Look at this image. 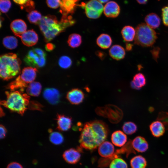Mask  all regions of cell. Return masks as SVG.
Returning <instances> with one entry per match:
<instances>
[{
	"label": "cell",
	"instance_id": "obj_2",
	"mask_svg": "<svg viewBox=\"0 0 168 168\" xmlns=\"http://www.w3.org/2000/svg\"><path fill=\"white\" fill-rule=\"evenodd\" d=\"M72 16L62 17L58 21L54 15H48L42 17L39 26L45 41L49 42L58 35L75 23Z\"/></svg>",
	"mask_w": 168,
	"mask_h": 168
},
{
	"label": "cell",
	"instance_id": "obj_24",
	"mask_svg": "<svg viewBox=\"0 0 168 168\" xmlns=\"http://www.w3.org/2000/svg\"><path fill=\"white\" fill-rule=\"evenodd\" d=\"M146 24L152 29H156L159 26L161 20L156 14L151 13L147 15L145 18Z\"/></svg>",
	"mask_w": 168,
	"mask_h": 168
},
{
	"label": "cell",
	"instance_id": "obj_3",
	"mask_svg": "<svg viewBox=\"0 0 168 168\" xmlns=\"http://www.w3.org/2000/svg\"><path fill=\"white\" fill-rule=\"evenodd\" d=\"M23 91H6V100L1 101V105L12 111L23 115L30 103V96L23 93Z\"/></svg>",
	"mask_w": 168,
	"mask_h": 168
},
{
	"label": "cell",
	"instance_id": "obj_12",
	"mask_svg": "<svg viewBox=\"0 0 168 168\" xmlns=\"http://www.w3.org/2000/svg\"><path fill=\"white\" fill-rule=\"evenodd\" d=\"M85 98L83 92L79 88L72 89L67 93L66 98L71 104L78 105L81 103Z\"/></svg>",
	"mask_w": 168,
	"mask_h": 168
},
{
	"label": "cell",
	"instance_id": "obj_1",
	"mask_svg": "<svg viewBox=\"0 0 168 168\" xmlns=\"http://www.w3.org/2000/svg\"><path fill=\"white\" fill-rule=\"evenodd\" d=\"M109 133L107 125L102 121L85 123L79 138L80 147L90 151L96 149L106 139Z\"/></svg>",
	"mask_w": 168,
	"mask_h": 168
},
{
	"label": "cell",
	"instance_id": "obj_20",
	"mask_svg": "<svg viewBox=\"0 0 168 168\" xmlns=\"http://www.w3.org/2000/svg\"><path fill=\"white\" fill-rule=\"evenodd\" d=\"M149 128L152 135L156 138L162 136L166 129L163 123L158 120L152 122L149 126Z\"/></svg>",
	"mask_w": 168,
	"mask_h": 168
},
{
	"label": "cell",
	"instance_id": "obj_35",
	"mask_svg": "<svg viewBox=\"0 0 168 168\" xmlns=\"http://www.w3.org/2000/svg\"><path fill=\"white\" fill-rule=\"evenodd\" d=\"M110 168H128V165L124 160L118 157L111 162Z\"/></svg>",
	"mask_w": 168,
	"mask_h": 168
},
{
	"label": "cell",
	"instance_id": "obj_41",
	"mask_svg": "<svg viewBox=\"0 0 168 168\" xmlns=\"http://www.w3.org/2000/svg\"><path fill=\"white\" fill-rule=\"evenodd\" d=\"M28 108L32 110H40L41 109V105L40 104L35 101H31L28 106Z\"/></svg>",
	"mask_w": 168,
	"mask_h": 168
},
{
	"label": "cell",
	"instance_id": "obj_7",
	"mask_svg": "<svg viewBox=\"0 0 168 168\" xmlns=\"http://www.w3.org/2000/svg\"><path fill=\"white\" fill-rule=\"evenodd\" d=\"M46 56V53L43 50L33 48L28 51L24 61L27 65L36 68H40L45 65Z\"/></svg>",
	"mask_w": 168,
	"mask_h": 168
},
{
	"label": "cell",
	"instance_id": "obj_26",
	"mask_svg": "<svg viewBox=\"0 0 168 168\" xmlns=\"http://www.w3.org/2000/svg\"><path fill=\"white\" fill-rule=\"evenodd\" d=\"M121 33L122 37L125 41L130 42L135 39L136 30L133 27L127 26L123 28Z\"/></svg>",
	"mask_w": 168,
	"mask_h": 168
},
{
	"label": "cell",
	"instance_id": "obj_6",
	"mask_svg": "<svg viewBox=\"0 0 168 168\" xmlns=\"http://www.w3.org/2000/svg\"><path fill=\"white\" fill-rule=\"evenodd\" d=\"M36 68L30 67L24 68L20 74L13 81L9 84L7 88L11 91L17 89L24 90L35 80L37 72Z\"/></svg>",
	"mask_w": 168,
	"mask_h": 168
},
{
	"label": "cell",
	"instance_id": "obj_33",
	"mask_svg": "<svg viewBox=\"0 0 168 168\" xmlns=\"http://www.w3.org/2000/svg\"><path fill=\"white\" fill-rule=\"evenodd\" d=\"M27 17L28 20L31 23L35 25H39L42 18L40 12L35 10L30 12Z\"/></svg>",
	"mask_w": 168,
	"mask_h": 168
},
{
	"label": "cell",
	"instance_id": "obj_36",
	"mask_svg": "<svg viewBox=\"0 0 168 168\" xmlns=\"http://www.w3.org/2000/svg\"><path fill=\"white\" fill-rule=\"evenodd\" d=\"M58 63L59 66L62 68H68L71 66L72 61L68 56H63L59 58Z\"/></svg>",
	"mask_w": 168,
	"mask_h": 168
},
{
	"label": "cell",
	"instance_id": "obj_18",
	"mask_svg": "<svg viewBox=\"0 0 168 168\" xmlns=\"http://www.w3.org/2000/svg\"><path fill=\"white\" fill-rule=\"evenodd\" d=\"M10 28L14 34L18 37L26 31L27 25L25 21L20 19L13 21L10 24Z\"/></svg>",
	"mask_w": 168,
	"mask_h": 168
},
{
	"label": "cell",
	"instance_id": "obj_25",
	"mask_svg": "<svg viewBox=\"0 0 168 168\" xmlns=\"http://www.w3.org/2000/svg\"><path fill=\"white\" fill-rule=\"evenodd\" d=\"M96 42L97 45L100 48L107 49L111 45L112 40L110 36L108 34H102L98 37Z\"/></svg>",
	"mask_w": 168,
	"mask_h": 168
},
{
	"label": "cell",
	"instance_id": "obj_8",
	"mask_svg": "<svg viewBox=\"0 0 168 168\" xmlns=\"http://www.w3.org/2000/svg\"><path fill=\"white\" fill-rule=\"evenodd\" d=\"M96 113L100 116L107 118L113 124L119 122L122 119L123 114L122 110L117 106L111 104L103 107H97Z\"/></svg>",
	"mask_w": 168,
	"mask_h": 168
},
{
	"label": "cell",
	"instance_id": "obj_5",
	"mask_svg": "<svg viewBox=\"0 0 168 168\" xmlns=\"http://www.w3.org/2000/svg\"><path fill=\"white\" fill-rule=\"evenodd\" d=\"M136 35L134 43L142 47L152 45L157 39L156 32L147 24H139L135 29Z\"/></svg>",
	"mask_w": 168,
	"mask_h": 168
},
{
	"label": "cell",
	"instance_id": "obj_40",
	"mask_svg": "<svg viewBox=\"0 0 168 168\" xmlns=\"http://www.w3.org/2000/svg\"><path fill=\"white\" fill-rule=\"evenodd\" d=\"M61 0H46L47 6L49 7L56 9L60 6Z\"/></svg>",
	"mask_w": 168,
	"mask_h": 168
},
{
	"label": "cell",
	"instance_id": "obj_30",
	"mask_svg": "<svg viewBox=\"0 0 168 168\" xmlns=\"http://www.w3.org/2000/svg\"><path fill=\"white\" fill-rule=\"evenodd\" d=\"M82 42L81 36L76 33L71 34L69 36L67 41L69 46L73 48L79 47L81 44Z\"/></svg>",
	"mask_w": 168,
	"mask_h": 168
},
{
	"label": "cell",
	"instance_id": "obj_43",
	"mask_svg": "<svg viewBox=\"0 0 168 168\" xmlns=\"http://www.w3.org/2000/svg\"><path fill=\"white\" fill-rule=\"evenodd\" d=\"M0 136L1 139H3L6 136L7 133V130L5 127L2 125L0 126Z\"/></svg>",
	"mask_w": 168,
	"mask_h": 168
},
{
	"label": "cell",
	"instance_id": "obj_10",
	"mask_svg": "<svg viewBox=\"0 0 168 168\" xmlns=\"http://www.w3.org/2000/svg\"><path fill=\"white\" fill-rule=\"evenodd\" d=\"M81 147H78L76 149L71 148L65 151L63 154V157L68 163L74 164L77 163L81 157V153L82 152Z\"/></svg>",
	"mask_w": 168,
	"mask_h": 168
},
{
	"label": "cell",
	"instance_id": "obj_47",
	"mask_svg": "<svg viewBox=\"0 0 168 168\" xmlns=\"http://www.w3.org/2000/svg\"><path fill=\"white\" fill-rule=\"evenodd\" d=\"M137 2L140 4H146L148 0H136Z\"/></svg>",
	"mask_w": 168,
	"mask_h": 168
},
{
	"label": "cell",
	"instance_id": "obj_38",
	"mask_svg": "<svg viewBox=\"0 0 168 168\" xmlns=\"http://www.w3.org/2000/svg\"><path fill=\"white\" fill-rule=\"evenodd\" d=\"M157 120L161 121L164 124L166 129H168V113L166 112H160L157 118Z\"/></svg>",
	"mask_w": 168,
	"mask_h": 168
},
{
	"label": "cell",
	"instance_id": "obj_21",
	"mask_svg": "<svg viewBox=\"0 0 168 168\" xmlns=\"http://www.w3.org/2000/svg\"><path fill=\"white\" fill-rule=\"evenodd\" d=\"M111 139L114 145L121 147L125 144L127 141V138L123 132L120 130H117L112 133Z\"/></svg>",
	"mask_w": 168,
	"mask_h": 168
},
{
	"label": "cell",
	"instance_id": "obj_9",
	"mask_svg": "<svg viewBox=\"0 0 168 168\" xmlns=\"http://www.w3.org/2000/svg\"><path fill=\"white\" fill-rule=\"evenodd\" d=\"M84 7L87 16L91 19H97L104 10L103 5L98 0H91L82 6Z\"/></svg>",
	"mask_w": 168,
	"mask_h": 168
},
{
	"label": "cell",
	"instance_id": "obj_39",
	"mask_svg": "<svg viewBox=\"0 0 168 168\" xmlns=\"http://www.w3.org/2000/svg\"><path fill=\"white\" fill-rule=\"evenodd\" d=\"M162 17L164 24L168 26V5L162 9Z\"/></svg>",
	"mask_w": 168,
	"mask_h": 168
},
{
	"label": "cell",
	"instance_id": "obj_16",
	"mask_svg": "<svg viewBox=\"0 0 168 168\" xmlns=\"http://www.w3.org/2000/svg\"><path fill=\"white\" fill-rule=\"evenodd\" d=\"M43 96L49 103L55 105L59 101L60 94L57 89L54 88H47L44 91Z\"/></svg>",
	"mask_w": 168,
	"mask_h": 168
},
{
	"label": "cell",
	"instance_id": "obj_11",
	"mask_svg": "<svg viewBox=\"0 0 168 168\" xmlns=\"http://www.w3.org/2000/svg\"><path fill=\"white\" fill-rule=\"evenodd\" d=\"M79 0H61L60 12L62 16H72L78 5Z\"/></svg>",
	"mask_w": 168,
	"mask_h": 168
},
{
	"label": "cell",
	"instance_id": "obj_13",
	"mask_svg": "<svg viewBox=\"0 0 168 168\" xmlns=\"http://www.w3.org/2000/svg\"><path fill=\"white\" fill-rule=\"evenodd\" d=\"M19 37L21 38L22 43L28 47L35 45L38 40L37 34L33 29L26 31Z\"/></svg>",
	"mask_w": 168,
	"mask_h": 168
},
{
	"label": "cell",
	"instance_id": "obj_45",
	"mask_svg": "<svg viewBox=\"0 0 168 168\" xmlns=\"http://www.w3.org/2000/svg\"><path fill=\"white\" fill-rule=\"evenodd\" d=\"M96 54L101 59L104 58L105 56V54L104 53L100 51H97Z\"/></svg>",
	"mask_w": 168,
	"mask_h": 168
},
{
	"label": "cell",
	"instance_id": "obj_46",
	"mask_svg": "<svg viewBox=\"0 0 168 168\" xmlns=\"http://www.w3.org/2000/svg\"><path fill=\"white\" fill-rule=\"evenodd\" d=\"M132 44H129L127 43L126 45V49L128 51H129L131 49H132Z\"/></svg>",
	"mask_w": 168,
	"mask_h": 168
},
{
	"label": "cell",
	"instance_id": "obj_49",
	"mask_svg": "<svg viewBox=\"0 0 168 168\" xmlns=\"http://www.w3.org/2000/svg\"></svg>",
	"mask_w": 168,
	"mask_h": 168
},
{
	"label": "cell",
	"instance_id": "obj_14",
	"mask_svg": "<svg viewBox=\"0 0 168 168\" xmlns=\"http://www.w3.org/2000/svg\"><path fill=\"white\" fill-rule=\"evenodd\" d=\"M98 152L102 157L108 158L114 155L115 149L113 144L109 141H104L99 147Z\"/></svg>",
	"mask_w": 168,
	"mask_h": 168
},
{
	"label": "cell",
	"instance_id": "obj_34",
	"mask_svg": "<svg viewBox=\"0 0 168 168\" xmlns=\"http://www.w3.org/2000/svg\"><path fill=\"white\" fill-rule=\"evenodd\" d=\"M124 132L128 135H131L135 133L137 130V126L133 122H127L122 126Z\"/></svg>",
	"mask_w": 168,
	"mask_h": 168
},
{
	"label": "cell",
	"instance_id": "obj_4",
	"mask_svg": "<svg viewBox=\"0 0 168 168\" xmlns=\"http://www.w3.org/2000/svg\"><path fill=\"white\" fill-rule=\"evenodd\" d=\"M21 61L17 55L9 53L3 54L0 58V76L3 80H8L20 72Z\"/></svg>",
	"mask_w": 168,
	"mask_h": 168
},
{
	"label": "cell",
	"instance_id": "obj_48",
	"mask_svg": "<svg viewBox=\"0 0 168 168\" xmlns=\"http://www.w3.org/2000/svg\"><path fill=\"white\" fill-rule=\"evenodd\" d=\"M98 0L101 3H104L107 2L109 1V0Z\"/></svg>",
	"mask_w": 168,
	"mask_h": 168
},
{
	"label": "cell",
	"instance_id": "obj_23",
	"mask_svg": "<svg viewBox=\"0 0 168 168\" xmlns=\"http://www.w3.org/2000/svg\"><path fill=\"white\" fill-rule=\"evenodd\" d=\"M146 79L144 75L142 73H139L136 74L133 77V80L130 83L132 88L139 90L145 85Z\"/></svg>",
	"mask_w": 168,
	"mask_h": 168
},
{
	"label": "cell",
	"instance_id": "obj_42",
	"mask_svg": "<svg viewBox=\"0 0 168 168\" xmlns=\"http://www.w3.org/2000/svg\"><path fill=\"white\" fill-rule=\"evenodd\" d=\"M7 168H23V167L20 163L16 162H13L8 164Z\"/></svg>",
	"mask_w": 168,
	"mask_h": 168
},
{
	"label": "cell",
	"instance_id": "obj_31",
	"mask_svg": "<svg viewBox=\"0 0 168 168\" xmlns=\"http://www.w3.org/2000/svg\"><path fill=\"white\" fill-rule=\"evenodd\" d=\"M49 139L50 142L55 145L61 144L64 141V138L62 134L58 132H53L49 129Z\"/></svg>",
	"mask_w": 168,
	"mask_h": 168
},
{
	"label": "cell",
	"instance_id": "obj_15",
	"mask_svg": "<svg viewBox=\"0 0 168 168\" xmlns=\"http://www.w3.org/2000/svg\"><path fill=\"white\" fill-rule=\"evenodd\" d=\"M57 128L60 131H66L71 128L72 118L63 114H58L57 116Z\"/></svg>",
	"mask_w": 168,
	"mask_h": 168
},
{
	"label": "cell",
	"instance_id": "obj_44",
	"mask_svg": "<svg viewBox=\"0 0 168 168\" xmlns=\"http://www.w3.org/2000/svg\"><path fill=\"white\" fill-rule=\"evenodd\" d=\"M55 48V45L51 43H47L45 45V49L48 51H52Z\"/></svg>",
	"mask_w": 168,
	"mask_h": 168
},
{
	"label": "cell",
	"instance_id": "obj_27",
	"mask_svg": "<svg viewBox=\"0 0 168 168\" xmlns=\"http://www.w3.org/2000/svg\"><path fill=\"white\" fill-rule=\"evenodd\" d=\"M41 89L42 86L40 83L33 82L30 83L26 87V92L29 95L37 96L40 94Z\"/></svg>",
	"mask_w": 168,
	"mask_h": 168
},
{
	"label": "cell",
	"instance_id": "obj_32",
	"mask_svg": "<svg viewBox=\"0 0 168 168\" xmlns=\"http://www.w3.org/2000/svg\"><path fill=\"white\" fill-rule=\"evenodd\" d=\"M2 43L3 45L6 48L12 49L17 47L18 45V40L14 36H7L3 38Z\"/></svg>",
	"mask_w": 168,
	"mask_h": 168
},
{
	"label": "cell",
	"instance_id": "obj_37",
	"mask_svg": "<svg viewBox=\"0 0 168 168\" xmlns=\"http://www.w3.org/2000/svg\"><path fill=\"white\" fill-rule=\"evenodd\" d=\"M11 6V3L10 0H0V9L1 12L5 13L7 12Z\"/></svg>",
	"mask_w": 168,
	"mask_h": 168
},
{
	"label": "cell",
	"instance_id": "obj_29",
	"mask_svg": "<svg viewBox=\"0 0 168 168\" xmlns=\"http://www.w3.org/2000/svg\"><path fill=\"white\" fill-rule=\"evenodd\" d=\"M20 6L21 9H24L29 12L33 10L35 8V3L32 0H13Z\"/></svg>",
	"mask_w": 168,
	"mask_h": 168
},
{
	"label": "cell",
	"instance_id": "obj_17",
	"mask_svg": "<svg viewBox=\"0 0 168 168\" xmlns=\"http://www.w3.org/2000/svg\"><path fill=\"white\" fill-rule=\"evenodd\" d=\"M103 11L105 15L107 17L114 18L119 14L120 8L116 2L111 1L105 5Z\"/></svg>",
	"mask_w": 168,
	"mask_h": 168
},
{
	"label": "cell",
	"instance_id": "obj_28",
	"mask_svg": "<svg viewBox=\"0 0 168 168\" xmlns=\"http://www.w3.org/2000/svg\"><path fill=\"white\" fill-rule=\"evenodd\" d=\"M130 164L132 168H146L147 162L143 157L141 155H138L131 159Z\"/></svg>",
	"mask_w": 168,
	"mask_h": 168
},
{
	"label": "cell",
	"instance_id": "obj_19",
	"mask_svg": "<svg viewBox=\"0 0 168 168\" xmlns=\"http://www.w3.org/2000/svg\"><path fill=\"white\" fill-rule=\"evenodd\" d=\"M132 146L135 150L144 152L148 149V144L145 138L141 136L135 137L132 142Z\"/></svg>",
	"mask_w": 168,
	"mask_h": 168
},
{
	"label": "cell",
	"instance_id": "obj_22",
	"mask_svg": "<svg viewBox=\"0 0 168 168\" xmlns=\"http://www.w3.org/2000/svg\"><path fill=\"white\" fill-rule=\"evenodd\" d=\"M109 53L113 59L119 60L124 58L125 52L124 48L119 45H114L110 48Z\"/></svg>",
	"mask_w": 168,
	"mask_h": 168
}]
</instances>
